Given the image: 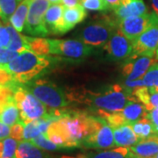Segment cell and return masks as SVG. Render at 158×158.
Instances as JSON below:
<instances>
[{
  "mask_svg": "<svg viewBox=\"0 0 158 158\" xmlns=\"http://www.w3.org/2000/svg\"><path fill=\"white\" fill-rule=\"evenodd\" d=\"M5 25L11 36V41L7 48L10 50L16 51L18 53H21L25 50H29L27 37L19 34V32H18L11 25L9 24V22L6 23Z\"/></svg>",
  "mask_w": 158,
  "mask_h": 158,
  "instance_id": "23",
  "label": "cell"
},
{
  "mask_svg": "<svg viewBox=\"0 0 158 158\" xmlns=\"http://www.w3.org/2000/svg\"><path fill=\"white\" fill-rule=\"evenodd\" d=\"M24 126L25 124L20 120L19 122H18L15 125L11 127V133L10 136L11 138L17 140L18 141H20L24 140L23 135H24Z\"/></svg>",
  "mask_w": 158,
  "mask_h": 158,
  "instance_id": "35",
  "label": "cell"
},
{
  "mask_svg": "<svg viewBox=\"0 0 158 158\" xmlns=\"http://www.w3.org/2000/svg\"><path fill=\"white\" fill-rule=\"evenodd\" d=\"M87 16L85 8L81 4L73 7H64L63 9V22L65 33L73 28L78 23L84 21Z\"/></svg>",
  "mask_w": 158,
  "mask_h": 158,
  "instance_id": "18",
  "label": "cell"
},
{
  "mask_svg": "<svg viewBox=\"0 0 158 158\" xmlns=\"http://www.w3.org/2000/svg\"><path fill=\"white\" fill-rule=\"evenodd\" d=\"M148 110L145 106L139 101L129 100L125 107L120 111L121 116L126 124H132L143 117H146Z\"/></svg>",
  "mask_w": 158,
  "mask_h": 158,
  "instance_id": "19",
  "label": "cell"
},
{
  "mask_svg": "<svg viewBox=\"0 0 158 158\" xmlns=\"http://www.w3.org/2000/svg\"><path fill=\"white\" fill-rule=\"evenodd\" d=\"M50 64L46 56H39L30 50L19 53L13 60L0 67L6 69L19 84H27Z\"/></svg>",
  "mask_w": 158,
  "mask_h": 158,
  "instance_id": "1",
  "label": "cell"
},
{
  "mask_svg": "<svg viewBox=\"0 0 158 158\" xmlns=\"http://www.w3.org/2000/svg\"><path fill=\"white\" fill-rule=\"evenodd\" d=\"M51 4H60L61 3V0H48Z\"/></svg>",
  "mask_w": 158,
  "mask_h": 158,
  "instance_id": "45",
  "label": "cell"
},
{
  "mask_svg": "<svg viewBox=\"0 0 158 158\" xmlns=\"http://www.w3.org/2000/svg\"><path fill=\"white\" fill-rule=\"evenodd\" d=\"M150 5L153 9V12H155L158 16V0H150Z\"/></svg>",
  "mask_w": 158,
  "mask_h": 158,
  "instance_id": "43",
  "label": "cell"
},
{
  "mask_svg": "<svg viewBox=\"0 0 158 158\" xmlns=\"http://www.w3.org/2000/svg\"><path fill=\"white\" fill-rule=\"evenodd\" d=\"M60 158H85L83 155H79L77 156H62Z\"/></svg>",
  "mask_w": 158,
  "mask_h": 158,
  "instance_id": "44",
  "label": "cell"
},
{
  "mask_svg": "<svg viewBox=\"0 0 158 158\" xmlns=\"http://www.w3.org/2000/svg\"><path fill=\"white\" fill-rule=\"evenodd\" d=\"M108 56L113 61L128 59L133 55V43L119 30H117L104 46Z\"/></svg>",
  "mask_w": 158,
  "mask_h": 158,
  "instance_id": "10",
  "label": "cell"
},
{
  "mask_svg": "<svg viewBox=\"0 0 158 158\" xmlns=\"http://www.w3.org/2000/svg\"><path fill=\"white\" fill-rule=\"evenodd\" d=\"M19 53L8 48H0V65H6L13 60Z\"/></svg>",
  "mask_w": 158,
  "mask_h": 158,
  "instance_id": "34",
  "label": "cell"
},
{
  "mask_svg": "<svg viewBox=\"0 0 158 158\" xmlns=\"http://www.w3.org/2000/svg\"><path fill=\"white\" fill-rule=\"evenodd\" d=\"M40 134H41V132L40 129L37 119H34L28 123H26L24 126V135H23L24 140L30 141Z\"/></svg>",
  "mask_w": 158,
  "mask_h": 158,
  "instance_id": "32",
  "label": "cell"
},
{
  "mask_svg": "<svg viewBox=\"0 0 158 158\" xmlns=\"http://www.w3.org/2000/svg\"><path fill=\"white\" fill-rule=\"evenodd\" d=\"M14 100V90L7 85H0V113L7 104Z\"/></svg>",
  "mask_w": 158,
  "mask_h": 158,
  "instance_id": "31",
  "label": "cell"
},
{
  "mask_svg": "<svg viewBox=\"0 0 158 158\" xmlns=\"http://www.w3.org/2000/svg\"><path fill=\"white\" fill-rule=\"evenodd\" d=\"M14 100L19 110L20 120L24 124L42 118L48 113L46 106L29 91L23 84L14 90Z\"/></svg>",
  "mask_w": 158,
  "mask_h": 158,
  "instance_id": "5",
  "label": "cell"
},
{
  "mask_svg": "<svg viewBox=\"0 0 158 158\" xmlns=\"http://www.w3.org/2000/svg\"><path fill=\"white\" fill-rule=\"evenodd\" d=\"M18 1H19V2H20V1H22V0H18Z\"/></svg>",
  "mask_w": 158,
  "mask_h": 158,
  "instance_id": "48",
  "label": "cell"
},
{
  "mask_svg": "<svg viewBox=\"0 0 158 158\" xmlns=\"http://www.w3.org/2000/svg\"><path fill=\"white\" fill-rule=\"evenodd\" d=\"M0 121L11 127L20 121V114L15 101L7 104L0 113Z\"/></svg>",
  "mask_w": 158,
  "mask_h": 158,
  "instance_id": "24",
  "label": "cell"
},
{
  "mask_svg": "<svg viewBox=\"0 0 158 158\" xmlns=\"http://www.w3.org/2000/svg\"><path fill=\"white\" fill-rule=\"evenodd\" d=\"M49 54L58 55L70 60H84L92 54L93 48L80 40L48 39Z\"/></svg>",
  "mask_w": 158,
  "mask_h": 158,
  "instance_id": "6",
  "label": "cell"
},
{
  "mask_svg": "<svg viewBox=\"0 0 158 158\" xmlns=\"http://www.w3.org/2000/svg\"><path fill=\"white\" fill-rule=\"evenodd\" d=\"M118 29V21L115 18L103 16L83 29L80 40L91 47L105 46Z\"/></svg>",
  "mask_w": 158,
  "mask_h": 158,
  "instance_id": "3",
  "label": "cell"
},
{
  "mask_svg": "<svg viewBox=\"0 0 158 158\" xmlns=\"http://www.w3.org/2000/svg\"><path fill=\"white\" fill-rule=\"evenodd\" d=\"M81 147L92 149H106L115 147L113 127L103 119L96 130L82 141Z\"/></svg>",
  "mask_w": 158,
  "mask_h": 158,
  "instance_id": "9",
  "label": "cell"
},
{
  "mask_svg": "<svg viewBox=\"0 0 158 158\" xmlns=\"http://www.w3.org/2000/svg\"><path fill=\"white\" fill-rule=\"evenodd\" d=\"M45 135L48 139H49L52 142L56 144L61 148H75L59 119L53 121L49 125Z\"/></svg>",
  "mask_w": 158,
  "mask_h": 158,
  "instance_id": "15",
  "label": "cell"
},
{
  "mask_svg": "<svg viewBox=\"0 0 158 158\" xmlns=\"http://www.w3.org/2000/svg\"><path fill=\"white\" fill-rule=\"evenodd\" d=\"M16 81L12 77L11 74L9 73L6 69L0 67V85H7L11 86Z\"/></svg>",
  "mask_w": 158,
  "mask_h": 158,
  "instance_id": "37",
  "label": "cell"
},
{
  "mask_svg": "<svg viewBox=\"0 0 158 158\" xmlns=\"http://www.w3.org/2000/svg\"><path fill=\"white\" fill-rule=\"evenodd\" d=\"M132 43V56H156L158 48V16L155 12L150 25Z\"/></svg>",
  "mask_w": 158,
  "mask_h": 158,
  "instance_id": "8",
  "label": "cell"
},
{
  "mask_svg": "<svg viewBox=\"0 0 158 158\" xmlns=\"http://www.w3.org/2000/svg\"><path fill=\"white\" fill-rule=\"evenodd\" d=\"M105 1L107 4L109 9H113V10L118 7L123 2V0H105Z\"/></svg>",
  "mask_w": 158,
  "mask_h": 158,
  "instance_id": "41",
  "label": "cell"
},
{
  "mask_svg": "<svg viewBox=\"0 0 158 158\" xmlns=\"http://www.w3.org/2000/svg\"><path fill=\"white\" fill-rule=\"evenodd\" d=\"M129 149L136 158H153L158 153V141L154 135L150 136L140 140Z\"/></svg>",
  "mask_w": 158,
  "mask_h": 158,
  "instance_id": "17",
  "label": "cell"
},
{
  "mask_svg": "<svg viewBox=\"0 0 158 158\" xmlns=\"http://www.w3.org/2000/svg\"><path fill=\"white\" fill-rule=\"evenodd\" d=\"M63 9L64 6L60 4H53L46 11L45 24L51 34H65L63 22Z\"/></svg>",
  "mask_w": 158,
  "mask_h": 158,
  "instance_id": "13",
  "label": "cell"
},
{
  "mask_svg": "<svg viewBox=\"0 0 158 158\" xmlns=\"http://www.w3.org/2000/svg\"><path fill=\"white\" fill-rule=\"evenodd\" d=\"M75 99H80L79 101L96 108L97 110L111 113L121 111L129 101L128 95L124 88L118 85H113L100 92L85 91L82 94H78V98H75Z\"/></svg>",
  "mask_w": 158,
  "mask_h": 158,
  "instance_id": "2",
  "label": "cell"
},
{
  "mask_svg": "<svg viewBox=\"0 0 158 158\" xmlns=\"http://www.w3.org/2000/svg\"><path fill=\"white\" fill-rule=\"evenodd\" d=\"M154 136L156 137V140H157V141H158V135H154Z\"/></svg>",
  "mask_w": 158,
  "mask_h": 158,
  "instance_id": "47",
  "label": "cell"
},
{
  "mask_svg": "<svg viewBox=\"0 0 158 158\" xmlns=\"http://www.w3.org/2000/svg\"><path fill=\"white\" fill-rule=\"evenodd\" d=\"M113 11L118 21L126 18L141 16L148 12L143 0H123L122 4Z\"/></svg>",
  "mask_w": 158,
  "mask_h": 158,
  "instance_id": "14",
  "label": "cell"
},
{
  "mask_svg": "<svg viewBox=\"0 0 158 158\" xmlns=\"http://www.w3.org/2000/svg\"><path fill=\"white\" fill-rule=\"evenodd\" d=\"M18 0H0V19L8 23L18 6Z\"/></svg>",
  "mask_w": 158,
  "mask_h": 158,
  "instance_id": "29",
  "label": "cell"
},
{
  "mask_svg": "<svg viewBox=\"0 0 158 158\" xmlns=\"http://www.w3.org/2000/svg\"><path fill=\"white\" fill-rule=\"evenodd\" d=\"M130 125L134 130V132L135 133L136 135L138 136L141 140L147 139L150 136L156 135L154 127H153L152 123L150 122V120L147 117H143L141 119Z\"/></svg>",
  "mask_w": 158,
  "mask_h": 158,
  "instance_id": "25",
  "label": "cell"
},
{
  "mask_svg": "<svg viewBox=\"0 0 158 158\" xmlns=\"http://www.w3.org/2000/svg\"><path fill=\"white\" fill-rule=\"evenodd\" d=\"M83 156L85 158H136L127 147H118L114 149L89 152L83 154Z\"/></svg>",
  "mask_w": 158,
  "mask_h": 158,
  "instance_id": "22",
  "label": "cell"
},
{
  "mask_svg": "<svg viewBox=\"0 0 158 158\" xmlns=\"http://www.w3.org/2000/svg\"><path fill=\"white\" fill-rule=\"evenodd\" d=\"M30 141H32L34 145H36L37 147H39L40 148L45 151H56V150L62 149L59 146H57L56 144H55L49 139H48L47 136L43 134H40L38 136H36L35 138L30 140Z\"/></svg>",
  "mask_w": 158,
  "mask_h": 158,
  "instance_id": "30",
  "label": "cell"
},
{
  "mask_svg": "<svg viewBox=\"0 0 158 158\" xmlns=\"http://www.w3.org/2000/svg\"><path fill=\"white\" fill-rule=\"evenodd\" d=\"M144 85L151 92H158V61L153 63L142 77Z\"/></svg>",
  "mask_w": 158,
  "mask_h": 158,
  "instance_id": "27",
  "label": "cell"
},
{
  "mask_svg": "<svg viewBox=\"0 0 158 158\" xmlns=\"http://www.w3.org/2000/svg\"><path fill=\"white\" fill-rule=\"evenodd\" d=\"M26 37L29 50L39 56H46L49 54V43L48 39L42 37Z\"/></svg>",
  "mask_w": 158,
  "mask_h": 158,
  "instance_id": "26",
  "label": "cell"
},
{
  "mask_svg": "<svg viewBox=\"0 0 158 158\" xmlns=\"http://www.w3.org/2000/svg\"><path fill=\"white\" fill-rule=\"evenodd\" d=\"M156 59L158 61V48L157 49H156Z\"/></svg>",
  "mask_w": 158,
  "mask_h": 158,
  "instance_id": "46",
  "label": "cell"
},
{
  "mask_svg": "<svg viewBox=\"0 0 158 158\" xmlns=\"http://www.w3.org/2000/svg\"><path fill=\"white\" fill-rule=\"evenodd\" d=\"M19 141L11 137L0 141V158H16V149Z\"/></svg>",
  "mask_w": 158,
  "mask_h": 158,
  "instance_id": "28",
  "label": "cell"
},
{
  "mask_svg": "<svg viewBox=\"0 0 158 158\" xmlns=\"http://www.w3.org/2000/svg\"><path fill=\"white\" fill-rule=\"evenodd\" d=\"M30 3H31V0H22L10 18V20H9L10 24L19 33L24 31Z\"/></svg>",
  "mask_w": 158,
  "mask_h": 158,
  "instance_id": "21",
  "label": "cell"
},
{
  "mask_svg": "<svg viewBox=\"0 0 158 158\" xmlns=\"http://www.w3.org/2000/svg\"><path fill=\"white\" fill-rule=\"evenodd\" d=\"M11 41V36L6 28V25L4 26L0 22V48H7Z\"/></svg>",
  "mask_w": 158,
  "mask_h": 158,
  "instance_id": "36",
  "label": "cell"
},
{
  "mask_svg": "<svg viewBox=\"0 0 158 158\" xmlns=\"http://www.w3.org/2000/svg\"><path fill=\"white\" fill-rule=\"evenodd\" d=\"M150 91V90H149ZM158 106V92H149L148 96V104L146 106L148 111L152 110L153 108L157 107Z\"/></svg>",
  "mask_w": 158,
  "mask_h": 158,
  "instance_id": "39",
  "label": "cell"
},
{
  "mask_svg": "<svg viewBox=\"0 0 158 158\" xmlns=\"http://www.w3.org/2000/svg\"><path fill=\"white\" fill-rule=\"evenodd\" d=\"M25 87L50 109H64L69 106L66 94L59 86L45 79H38Z\"/></svg>",
  "mask_w": 158,
  "mask_h": 158,
  "instance_id": "4",
  "label": "cell"
},
{
  "mask_svg": "<svg viewBox=\"0 0 158 158\" xmlns=\"http://www.w3.org/2000/svg\"><path fill=\"white\" fill-rule=\"evenodd\" d=\"M152 18L153 11L141 16L126 18L118 21V30L129 40L134 41L150 25Z\"/></svg>",
  "mask_w": 158,
  "mask_h": 158,
  "instance_id": "11",
  "label": "cell"
},
{
  "mask_svg": "<svg viewBox=\"0 0 158 158\" xmlns=\"http://www.w3.org/2000/svg\"><path fill=\"white\" fill-rule=\"evenodd\" d=\"M49 5L48 0H31L24 27L27 34L34 37H46L49 34L44 19Z\"/></svg>",
  "mask_w": 158,
  "mask_h": 158,
  "instance_id": "7",
  "label": "cell"
},
{
  "mask_svg": "<svg viewBox=\"0 0 158 158\" xmlns=\"http://www.w3.org/2000/svg\"><path fill=\"white\" fill-rule=\"evenodd\" d=\"M45 150L34 145L32 141L22 140L19 141L16 149V158H51Z\"/></svg>",
  "mask_w": 158,
  "mask_h": 158,
  "instance_id": "20",
  "label": "cell"
},
{
  "mask_svg": "<svg viewBox=\"0 0 158 158\" xmlns=\"http://www.w3.org/2000/svg\"><path fill=\"white\" fill-rule=\"evenodd\" d=\"M11 133V127L4 124L0 121V141L5 140L6 138L10 136Z\"/></svg>",
  "mask_w": 158,
  "mask_h": 158,
  "instance_id": "40",
  "label": "cell"
},
{
  "mask_svg": "<svg viewBox=\"0 0 158 158\" xmlns=\"http://www.w3.org/2000/svg\"><path fill=\"white\" fill-rule=\"evenodd\" d=\"M146 117L150 120L156 134L158 135V106L153 108L150 111H148Z\"/></svg>",
  "mask_w": 158,
  "mask_h": 158,
  "instance_id": "38",
  "label": "cell"
},
{
  "mask_svg": "<svg viewBox=\"0 0 158 158\" xmlns=\"http://www.w3.org/2000/svg\"><path fill=\"white\" fill-rule=\"evenodd\" d=\"M113 138L116 147L129 148L136 144L141 139L136 135L131 125L124 124L113 127Z\"/></svg>",
  "mask_w": 158,
  "mask_h": 158,
  "instance_id": "16",
  "label": "cell"
},
{
  "mask_svg": "<svg viewBox=\"0 0 158 158\" xmlns=\"http://www.w3.org/2000/svg\"><path fill=\"white\" fill-rule=\"evenodd\" d=\"M81 5L85 10L98 11H106L109 10L107 4L105 0H81Z\"/></svg>",
  "mask_w": 158,
  "mask_h": 158,
  "instance_id": "33",
  "label": "cell"
},
{
  "mask_svg": "<svg viewBox=\"0 0 158 158\" xmlns=\"http://www.w3.org/2000/svg\"><path fill=\"white\" fill-rule=\"evenodd\" d=\"M81 0H61V4L64 7H73L78 5Z\"/></svg>",
  "mask_w": 158,
  "mask_h": 158,
  "instance_id": "42",
  "label": "cell"
},
{
  "mask_svg": "<svg viewBox=\"0 0 158 158\" xmlns=\"http://www.w3.org/2000/svg\"><path fill=\"white\" fill-rule=\"evenodd\" d=\"M156 61V58L149 56H131L128 58V62L123 66L122 73L127 80L133 81L140 79Z\"/></svg>",
  "mask_w": 158,
  "mask_h": 158,
  "instance_id": "12",
  "label": "cell"
},
{
  "mask_svg": "<svg viewBox=\"0 0 158 158\" xmlns=\"http://www.w3.org/2000/svg\"><path fill=\"white\" fill-rule=\"evenodd\" d=\"M153 158H154V157H153Z\"/></svg>",
  "mask_w": 158,
  "mask_h": 158,
  "instance_id": "49",
  "label": "cell"
}]
</instances>
